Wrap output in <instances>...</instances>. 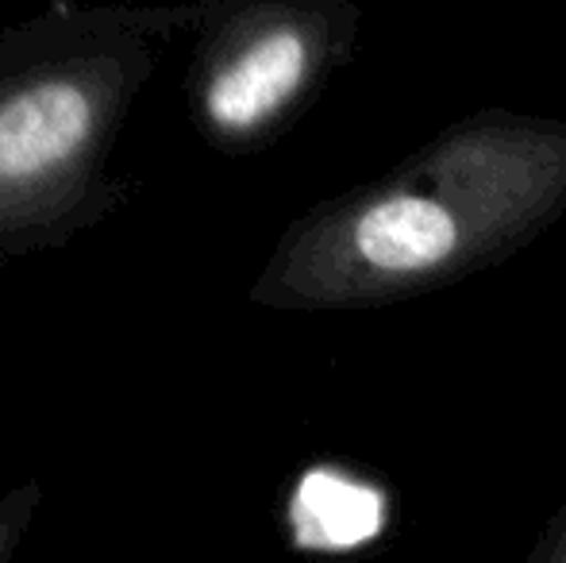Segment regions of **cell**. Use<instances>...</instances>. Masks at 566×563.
<instances>
[{
	"mask_svg": "<svg viewBox=\"0 0 566 563\" xmlns=\"http://www.w3.org/2000/svg\"><path fill=\"white\" fill-rule=\"evenodd\" d=\"M39 505H43L39 482H20V487L0 494V563H12L15 552L23 549Z\"/></svg>",
	"mask_w": 566,
	"mask_h": 563,
	"instance_id": "obj_4",
	"label": "cell"
},
{
	"mask_svg": "<svg viewBox=\"0 0 566 563\" xmlns=\"http://www.w3.org/2000/svg\"><path fill=\"white\" fill-rule=\"evenodd\" d=\"M358 35L350 0H209L189 66L197 132L224 150L270 143L355 59Z\"/></svg>",
	"mask_w": 566,
	"mask_h": 563,
	"instance_id": "obj_3",
	"label": "cell"
},
{
	"mask_svg": "<svg viewBox=\"0 0 566 563\" xmlns=\"http://www.w3.org/2000/svg\"><path fill=\"white\" fill-rule=\"evenodd\" d=\"M566 217V121L462 116L366 186L305 209L251 282L277 313L386 309L501 267Z\"/></svg>",
	"mask_w": 566,
	"mask_h": 563,
	"instance_id": "obj_1",
	"label": "cell"
},
{
	"mask_svg": "<svg viewBox=\"0 0 566 563\" xmlns=\"http://www.w3.org/2000/svg\"><path fill=\"white\" fill-rule=\"evenodd\" d=\"M528 563H566V505L547 521V529L539 533Z\"/></svg>",
	"mask_w": 566,
	"mask_h": 563,
	"instance_id": "obj_5",
	"label": "cell"
},
{
	"mask_svg": "<svg viewBox=\"0 0 566 563\" xmlns=\"http://www.w3.org/2000/svg\"><path fill=\"white\" fill-rule=\"evenodd\" d=\"M205 4H54L0 31V259L62 248L119 209V136L163 43L197 31Z\"/></svg>",
	"mask_w": 566,
	"mask_h": 563,
	"instance_id": "obj_2",
	"label": "cell"
}]
</instances>
